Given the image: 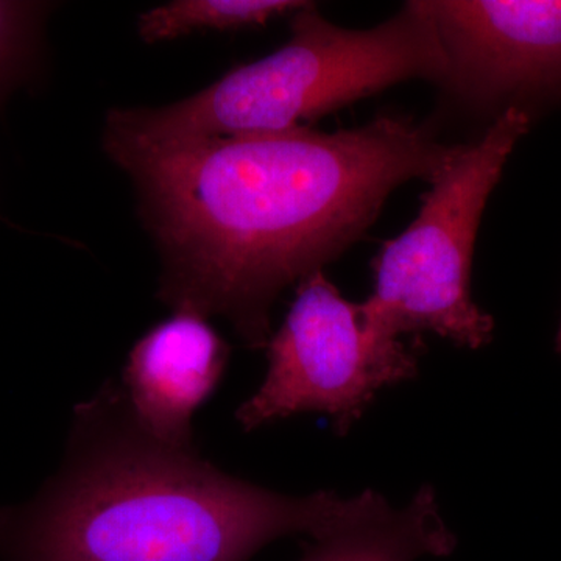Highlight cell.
Listing matches in <instances>:
<instances>
[{
  "label": "cell",
  "instance_id": "1",
  "mask_svg": "<svg viewBox=\"0 0 561 561\" xmlns=\"http://www.w3.org/2000/svg\"><path fill=\"white\" fill-rule=\"evenodd\" d=\"M457 146L402 117L171 146H105L138 190L160 247L161 301L224 317L250 348L291 283L323 271L370 228L391 192L431 181Z\"/></svg>",
  "mask_w": 561,
  "mask_h": 561
},
{
  "label": "cell",
  "instance_id": "2",
  "mask_svg": "<svg viewBox=\"0 0 561 561\" xmlns=\"http://www.w3.org/2000/svg\"><path fill=\"white\" fill-rule=\"evenodd\" d=\"M287 496L221 471L142 426L124 387L73 409L60 470L33 500L0 507V561H247L289 535L320 538L367 502Z\"/></svg>",
  "mask_w": 561,
  "mask_h": 561
},
{
  "label": "cell",
  "instance_id": "3",
  "mask_svg": "<svg viewBox=\"0 0 561 561\" xmlns=\"http://www.w3.org/2000/svg\"><path fill=\"white\" fill-rule=\"evenodd\" d=\"M291 36L261 60L161 108L110 111L105 146H171L305 127L413 79L445 83L448 61L430 0L408 2L368 31L324 20L313 3L291 18Z\"/></svg>",
  "mask_w": 561,
  "mask_h": 561
},
{
  "label": "cell",
  "instance_id": "4",
  "mask_svg": "<svg viewBox=\"0 0 561 561\" xmlns=\"http://www.w3.org/2000/svg\"><path fill=\"white\" fill-rule=\"evenodd\" d=\"M530 122V113L512 106L481 139L456 147L430 181L419 216L373 262L375 286L360 302L368 330L390 341L432 332L463 348L489 345L494 321L471 297L476 238L491 192Z\"/></svg>",
  "mask_w": 561,
  "mask_h": 561
},
{
  "label": "cell",
  "instance_id": "5",
  "mask_svg": "<svg viewBox=\"0 0 561 561\" xmlns=\"http://www.w3.org/2000/svg\"><path fill=\"white\" fill-rule=\"evenodd\" d=\"M268 370L236 411L245 432L302 412L331 416L335 434L362 419L376 393L409 381L419 357L401 341L368 330L360 305L317 271L298 284L283 324L267 343Z\"/></svg>",
  "mask_w": 561,
  "mask_h": 561
},
{
  "label": "cell",
  "instance_id": "6",
  "mask_svg": "<svg viewBox=\"0 0 561 561\" xmlns=\"http://www.w3.org/2000/svg\"><path fill=\"white\" fill-rule=\"evenodd\" d=\"M448 76L479 108L561 99V0H430ZM524 110V108H523Z\"/></svg>",
  "mask_w": 561,
  "mask_h": 561
},
{
  "label": "cell",
  "instance_id": "7",
  "mask_svg": "<svg viewBox=\"0 0 561 561\" xmlns=\"http://www.w3.org/2000/svg\"><path fill=\"white\" fill-rule=\"evenodd\" d=\"M230 346L191 312H175L142 335L128 354L124 387L140 426L172 446H194L192 419L213 397Z\"/></svg>",
  "mask_w": 561,
  "mask_h": 561
},
{
  "label": "cell",
  "instance_id": "8",
  "mask_svg": "<svg viewBox=\"0 0 561 561\" xmlns=\"http://www.w3.org/2000/svg\"><path fill=\"white\" fill-rule=\"evenodd\" d=\"M456 548V535L443 518L437 494L423 485L404 507H393L371 490L364 508L330 534L313 538L300 561L443 559Z\"/></svg>",
  "mask_w": 561,
  "mask_h": 561
},
{
  "label": "cell",
  "instance_id": "9",
  "mask_svg": "<svg viewBox=\"0 0 561 561\" xmlns=\"http://www.w3.org/2000/svg\"><path fill=\"white\" fill-rule=\"evenodd\" d=\"M308 5L297 0H175L140 14L138 33L146 43L154 44L194 32L239 31Z\"/></svg>",
  "mask_w": 561,
  "mask_h": 561
},
{
  "label": "cell",
  "instance_id": "10",
  "mask_svg": "<svg viewBox=\"0 0 561 561\" xmlns=\"http://www.w3.org/2000/svg\"><path fill=\"white\" fill-rule=\"evenodd\" d=\"M47 11V3L0 0V108L38 66Z\"/></svg>",
  "mask_w": 561,
  "mask_h": 561
},
{
  "label": "cell",
  "instance_id": "11",
  "mask_svg": "<svg viewBox=\"0 0 561 561\" xmlns=\"http://www.w3.org/2000/svg\"><path fill=\"white\" fill-rule=\"evenodd\" d=\"M556 351H557V353H559V354H560V356H561V321H560L559 331H557V337H556Z\"/></svg>",
  "mask_w": 561,
  "mask_h": 561
}]
</instances>
